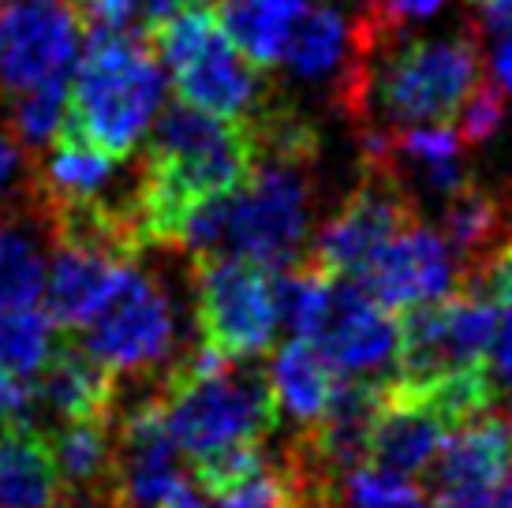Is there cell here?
Listing matches in <instances>:
<instances>
[{
	"instance_id": "6da1fadb",
	"label": "cell",
	"mask_w": 512,
	"mask_h": 508,
	"mask_svg": "<svg viewBox=\"0 0 512 508\" xmlns=\"http://www.w3.org/2000/svg\"><path fill=\"white\" fill-rule=\"evenodd\" d=\"M251 161L255 146L243 120L202 113L184 101L169 105L154 120L131 187L143 247H176L187 213L210 198L232 195L251 172Z\"/></svg>"
},
{
	"instance_id": "7a4b0ae2",
	"label": "cell",
	"mask_w": 512,
	"mask_h": 508,
	"mask_svg": "<svg viewBox=\"0 0 512 508\" xmlns=\"http://www.w3.org/2000/svg\"><path fill=\"white\" fill-rule=\"evenodd\" d=\"M165 94L154 45L139 30H90L68 83V124L101 154L124 157L139 146Z\"/></svg>"
},
{
	"instance_id": "3957f363",
	"label": "cell",
	"mask_w": 512,
	"mask_h": 508,
	"mask_svg": "<svg viewBox=\"0 0 512 508\" xmlns=\"http://www.w3.org/2000/svg\"><path fill=\"white\" fill-rule=\"evenodd\" d=\"M161 408L169 434L191 460L266 441L281 419L266 370L243 367L240 359L210 374L172 367L161 378Z\"/></svg>"
},
{
	"instance_id": "277c9868",
	"label": "cell",
	"mask_w": 512,
	"mask_h": 508,
	"mask_svg": "<svg viewBox=\"0 0 512 508\" xmlns=\"http://www.w3.org/2000/svg\"><path fill=\"white\" fill-rule=\"evenodd\" d=\"M157 60L169 68L176 98L202 113L247 120L262 105V71L228 42L210 8H184L150 34Z\"/></svg>"
},
{
	"instance_id": "5b68a950",
	"label": "cell",
	"mask_w": 512,
	"mask_h": 508,
	"mask_svg": "<svg viewBox=\"0 0 512 508\" xmlns=\"http://www.w3.org/2000/svg\"><path fill=\"white\" fill-rule=\"evenodd\" d=\"M483 79V57L471 34L464 38H430L400 49H382L370 60L367 116L378 101L393 124L453 120L471 86Z\"/></svg>"
},
{
	"instance_id": "8992f818",
	"label": "cell",
	"mask_w": 512,
	"mask_h": 508,
	"mask_svg": "<svg viewBox=\"0 0 512 508\" xmlns=\"http://www.w3.org/2000/svg\"><path fill=\"white\" fill-rule=\"evenodd\" d=\"M498 333V303L483 288H460L434 303L408 307L400 318L397 381L427 389L453 374L490 367Z\"/></svg>"
},
{
	"instance_id": "52a82bcc",
	"label": "cell",
	"mask_w": 512,
	"mask_h": 508,
	"mask_svg": "<svg viewBox=\"0 0 512 508\" xmlns=\"http://www.w3.org/2000/svg\"><path fill=\"white\" fill-rule=\"evenodd\" d=\"M191 281L202 344L228 359H247L270 348L281 322L273 269L232 251H206L195 254Z\"/></svg>"
},
{
	"instance_id": "ba28073f",
	"label": "cell",
	"mask_w": 512,
	"mask_h": 508,
	"mask_svg": "<svg viewBox=\"0 0 512 508\" xmlns=\"http://www.w3.org/2000/svg\"><path fill=\"white\" fill-rule=\"evenodd\" d=\"M116 378H154L176 348V314L157 277L128 262L90 322L72 333Z\"/></svg>"
},
{
	"instance_id": "9c48e42d",
	"label": "cell",
	"mask_w": 512,
	"mask_h": 508,
	"mask_svg": "<svg viewBox=\"0 0 512 508\" xmlns=\"http://www.w3.org/2000/svg\"><path fill=\"white\" fill-rule=\"evenodd\" d=\"M79 27L72 0H8L0 12V98L72 79Z\"/></svg>"
},
{
	"instance_id": "30bf717a",
	"label": "cell",
	"mask_w": 512,
	"mask_h": 508,
	"mask_svg": "<svg viewBox=\"0 0 512 508\" xmlns=\"http://www.w3.org/2000/svg\"><path fill=\"white\" fill-rule=\"evenodd\" d=\"M412 221L415 202L408 198L397 176L363 169V180L341 202L333 221H326V228L318 232L314 251L307 258L329 277L359 281L363 269L370 266V258Z\"/></svg>"
},
{
	"instance_id": "8fae6325",
	"label": "cell",
	"mask_w": 512,
	"mask_h": 508,
	"mask_svg": "<svg viewBox=\"0 0 512 508\" xmlns=\"http://www.w3.org/2000/svg\"><path fill=\"white\" fill-rule=\"evenodd\" d=\"M314 344L344 378H374L397 363L400 322L370 296L363 281L333 277Z\"/></svg>"
},
{
	"instance_id": "7c38bea8",
	"label": "cell",
	"mask_w": 512,
	"mask_h": 508,
	"mask_svg": "<svg viewBox=\"0 0 512 508\" xmlns=\"http://www.w3.org/2000/svg\"><path fill=\"white\" fill-rule=\"evenodd\" d=\"M359 281L367 284V292L382 307L408 311V307L434 303V299L456 292L460 266L434 228L412 221L370 258Z\"/></svg>"
},
{
	"instance_id": "4fadbf2b",
	"label": "cell",
	"mask_w": 512,
	"mask_h": 508,
	"mask_svg": "<svg viewBox=\"0 0 512 508\" xmlns=\"http://www.w3.org/2000/svg\"><path fill=\"white\" fill-rule=\"evenodd\" d=\"M445 434H449V423L434 411V404H427L412 389H404L400 381L385 378L382 396H378V415L370 426L367 464L400 475V479H415L438 456Z\"/></svg>"
},
{
	"instance_id": "5bb4252c",
	"label": "cell",
	"mask_w": 512,
	"mask_h": 508,
	"mask_svg": "<svg viewBox=\"0 0 512 508\" xmlns=\"http://www.w3.org/2000/svg\"><path fill=\"white\" fill-rule=\"evenodd\" d=\"M423 475L434 497L475 494L505 482L512 475V441L505 423L490 411L456 423Z\"/></svg>"
},
{
	"instance_id": "9a60e30c",
	"label": "cell",
	"mask_w": 512,
	"mask_h": 508,
	"mask_svg": "<svg viewBox=\"0 0 512 508\" xmlns=\"http://www.w3.org/2000/svg\"><path fill=\"white\" fill-rule=\"evenodd\" d=\"M124 266L128 258H116L101 247L79 240H53V254L45 262V299L57 329L79 333L113 292Z\"/></svg>"
},
{
	"instance_id": "2e32d148",
	"label": "cell",
	"mask_w": 512,
	"mask_h": 508,
	"mask_svg": "<svg viewBox=\"0 0 512 508\" xmlns=\"http://www.w3.org/2000/svg\"><path fill=\"white\" fill-rule=\"evenodd\" d=\"M34 396H42L60 423L109 419L116 408V374L86 352L72 333H64L34 378Z\"/></svg>"
},
{
	"instance_id": "e0dca14e",
	"label": "cell",
	"mask_w": 512,
	"mask_h": 508,
	"mask_svg": "<svg viewBox=\"0 0 512 508\" xmlns=\"http://www.w3.org/2000/svg\"><path fill=\"white\" fill-rule=\"evenodd\" d=\"M64 482L53 441L27 419L0 426V508H60Z\"/></svg>"
},
{
	"instance_id": "ac0fdd59",
	"label": "cell",
	"mask_w": 512,
	"mask_h": 508,
	"mask_svg": "<svg viewBox=\"0 0 512 508\" xmlns=\"http://www.w3.org/2000/svg\"><path fill=\"white\" fill-rule=\"evenodd\" d=\"M266 378L277 400V415H288L299 430L318 423V415L329 408V400L341 385V374L318 352V344L303 337H292L277 348Z\"/></svg>"
},
{
	"instance_id": "d6986e66",
	"label": "cell",
	"mask_w": 512,
	"mask_h": 508,
	"mask_svg": "<svg viewBox=\"0 0 512 508\" xmlns=\"http://www.w3.org/2000/svg\"><path fill=\"white\" fill-rule=\"evenodd\" d=\"M49 441L64 497H113V419H68Z\"/></svg>"
},
{
	"instance_id": "ffe728a7",
	"label": "cell",
	"mask_w": 512,
	"mask_h": 508,
	"mask_svg": "<svg viewBox=\"0 0 512 508\" xmlns=\"http://www.w3.org/2000/svg\"><path fill=\"white\" fill-rule=\"evenodd\" d=\"M214 8L228 42L262 71L281 64L288 34L296 27L299 12L307 8V0H221Z\"/></svg>"
},
{
	"instance_id": "44dd1931",
	"label": "cell",
	"mask_w": 512,
	"mask_h": 508,
	"mask_svg": "<svg viewBox=\"0 0 512 508\" xmlns=\"http://www.w3.org/2000/svg\"><path fill=\"white\" fill-rule=\"evenodd\" d=\"M352 49V27L344 23V15L333 4L307 0V8L299 12L296 27L288 34L281 64L296 71L299 79H341L344 60Z\"/></svg>"
},
{
	"instance_id": "7402d4cb",
	"label": "cell",
	"mask_w": 512,
	"mask_h": 508,
	"mask_svg": "<svg viewBox=\"0 0 512 508\" xmlns=\"http://www.w3.org/2000/svg\"><path fill=\"white\" fill-rule=\"evenodd\" d=\"M57 340V322L38 303L34 307H0V367L12 370L15 378H38V370L45 367Z\"/></svg>"
},
{
	"instance_id": "603a6c76",
	"label": "cell",
	"mask_w": 512,
	"mask_h": 508,
	"mask_svg": "<svg viewBox=\"0 0 512 508\" xmlns=\"http://www.w3.org/2000/svg\"><path fill=\"white\" fill-rule=\"evenodd\" d=\"M45 292V254L27 225L0 221V307H34Z\"/></svg>"
},
{
	"instance_id": "cb8c5ba5",
	"label": "cell",
	"mask_w": 512,
	"mask_h": 508,
	"mask_svg": "<svg viewBox=\"0 0 512 508\" xmlns=\"http://www.w3.org/2000/svg\"><path fill=\"white\" fill-rule=\"evenodd\" d=\"M318 508H427V501L412 479L359 464L322 486Z\"/></svg>"
},
{
	"instance_id": "d4e9b609",
	"label": "cell",
	"mask_w": 512,
	"mask_h": 508,
	"mask_svg": "<svg viewBox=\"0 0 512 508\" xmlns=\"http://www.w3.org/2000/svg\"><path fill=\"white\" fill-rule=\"evenodd\" d=\"M68 83L72 79H57V83H42L34 90H23L12 98L8 109V131L15 135V142L27 150V157L42 154L49 139L57 135L60 120L68 116Z\"/></svg>"
},
{
	"instance_id": "484cf974",
	"label": "cell",
	"mask_w": 512,
	"mask_h": 508,
	"mask_svg": "<svg viewBox=\"0 0 512 508\" xmlns=\"http://www.w3.org/2000/svg\"><path fill=\"white\" fill-rule=\"evenodd\" d=\"M501 124H505V90L490 75H483L456 113V135L464 146H483L498 135Z\"/></svg>"
},
{
	"instance_id": "4316f807",
	"label": "cell",
	"mask_w": 512,
	"mask_h": 508,
	"mask_svg": "<svg viewBox=\"0 0 512 508\" xmlns=\"http://www.w3.org/2000/svg\"><path fill=\"white\" fill-rule=\"evenodd\" d=\"M445 4V0H367L359 19L367 23L385 45H393L404 23H415V19H427Z\"/></svg>"
},
{
	"instance_id": "83f0119b",
	"label": "cell",
	"mask_w": 512,
	"mask_h": 508,
	"mask_svg": "<svg viewBox=\"0 0 512 508\" xmlns=\"http://www.w3.org/2000/svg\"><path fill=\"white\" fill-rule=\"evenodd\" d=\"M79 23L90 30H131L139 19V0H72Z\"/></svg>"
},
{
	"instance_id": "f1b7e54d",
	"label": "cell",
	"mask_w": 512,
	"mask_h": 508,
	"mask_svg": "<svg viewBox=\"0 0 512 508\" xmlns=\"http://www.w3.org/2000/svg\"><path fill=\"white\" fill-rule=\"evenodd\" d=\"M19 187H30V157L15 142L8 127H0V206L19 195Z\"/></svg>"
},
{
	"instance_id": "f546056e",
	"label": "cell",
	"mask_w": 512,
	"mask_h": 508,
	"mask_svg": "<svg viewBox=\"0 0 512 508\" xmlns=\"http://www.w3.org/2000/svg\"><path fill=\"white\" fill-rule=\"evenodd\" d=\"M438 508H512V475L498 486H490V490L438 497Z\"/></svg>"
},
{
	"instance_id": "4dcf8cb0",
	"label": "cell",
	"mask_w": 512,
	"mask_h": 508,
	"mask_svg": "<svg viewBox=\"0 0 512 508\" xmlns=\"http://www.w3.org/2000/svg\"><path fill=\"white\" fill-rule=\"evenodd\" d=\"M490 363L498 370V378L512 385V303L498 307V333H494V348H490Z\"/></svg>"
},
{
	"instance_id": "1f68e13d",
	"label": "cell",
	"mask_w": 512,
	"mask_h": 508,
	"mask_svg": "<svg viewBox=\"0 0 512 508\" xmlns=\"http://www.w3.org/2000/svg\"><path fill=\"white\" fill-rule=\"evenodd\" d=\"M195 4H199V0H139V19H135L139 27L135 30L150 38L161 23H169L172 15H180L184 8H195Z\"/></svg>"
},
{
	"instance_id": "d6a6232c",
	"label": "cell",
	"mask_w": 512,
	"mask_h": 508,
	"mask_svg": "<svg viewBox=\"0 0 512 508\" xmlns=\"http://www.w3.org/2000/svg\"><path fill=\"white\" fill-rule=\"evenodd\" d=\"M490 68H494V83H498L505 94H512V34H505V38L494 45Z\"/></svg>"
},
{
	"instance_id": "836d02e7",
	"label": "cell",
	"mask_w": 512,
	"mask_h": 508,
	"mask_svg": "<svg viewBox=\"0 0 512 508\" xmlns=\"http://www.w3.org/2000/svg\"><path fill=\"white\" fill-rule=\"evenodd\" d=\"M161 508H210V505H206V501H202V497L184 482V486H176V490L161 501Z\"/></svg>"
},
{
	"instance_id": "e575fe53",
	"label": "cell",
	"mask_w": 512,
	"mask_h": 508,
	"mask_svg": "<svg viewBox=\"0 0 512 508\" xmlns=\"http://www.w3.org/2000/svg\"><path fill=\"white\" fill-rule=\"evenodd\" d=\"M501 423H505V430H509V441H512V408L505 411V419H501Z\"/></svg>"
},
{
	"instance_id": "d590c367",
	"label": "cell",
	"mask_w": 512,
	"mask_h": 508,
	"mask_svg": "<svg viewBox=\"0 0 512 508\" xmlns=\"http://www.w3.org/2000/svg\"><path fill=\"white\" fill-rule=\"evenodd\" d=\"M314 508H318V505H314Z\"/></svg>"
}]
</instances>
